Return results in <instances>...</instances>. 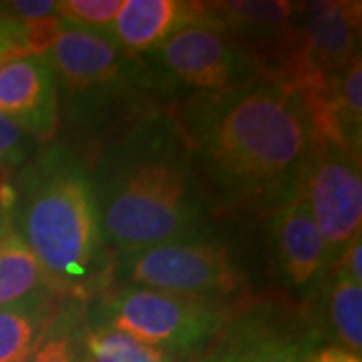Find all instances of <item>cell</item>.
I'll use <instances>...</instances> for the list:
<instances>
[{"mask_svg": "<svg viewBox=\"0 0 362 362\" xmlns=\"http://www.w3.org/2000/svg\"><path fill=\"white\" fill-rule=\"evenodd\" d=\"M211 218L266 216L296 197L312 129L296 90L262 77L169 103Z\"/></svg>", "mask_w": 362, "mask_h": 362, "instance_id": "1", "label": "cell"}, {"mask_svg": "<svg viewBox=\"0 0 362 362\" xmlns=\"http://www.w3.org/2000/svg\"><path fill=\"white\" fill-rule=\"evenodd\" d=\"M87 163L113 258L195 235L211 218L169 105L109 135Z\"/></svg>", "mask_w": 362, "mask_h": 362, "instance_id": "2", "label": "cell"}, {"mask_svg": "<svg viewBox=\"0 0 362 362\" xmlns=\"http://www.w3.org/2000/svg\"><path fill=\"white\" fill-rule=\"evenodd\" d=\"M8 221L61 296L87 302L109 288L113 256L105 246L87 157L73 145H40L14 173Z\"/></svg>", "mask_w": 362, "mask_h": 362, "instance_id": "3", "label": "cell"}, {"mask_svg": "<svg viewBox=\"0 0 362 362\" xmlns=\"http://www.w3.org/2000/svg\"><path fill=\"white\" fill-rule=\"evenodd\" d=\"M59 90L61 127L85 157L143 113L168 107V90L143 57L129 54L101 33L63 25L42 52Z\"/></svg>", "mask_w": 362, "mask_h": 362, "instance_id": "4", "label": "cell"}, {"mask_svg": "<svg viewBox=\"0 0 362 362\" xmlns=\"http://www.w3.org/2000/svg\"><path fill=\"white\" fill-rule=\"evenodd\" d=\"M93 302L87 324L113 328L163 350L177 362H192L216 338L240 300L221 302L139 286H113Z\"/></svg>", "mask_w": 362, "mask_h": 362, "instance_id": "5", "label": "cell"}, {"mask_svg": "<svg viewBox=\"0 0 362 362\" xmlns=\"http://www.w3.org/2000/svg\"><path fill=\"white\" fill-rule=\"evenodd\" d=\"M113 286H139L180 296L235 302L246 298L247 278L232 247L195 233L115 256L109 276V288Z\"/></svg>", "mask_w": 362, "mask_h": 362, "instance_id": "6", "label": "cell"}, {"mask_svg": "<svg viewBox=\"0 0 362 362\" xmlns=\"http://www.w3.org/2000/svg\"><path fill=\"white\" fill-rule=\"evenodd\" d=\"M141 57L171 101L180 89L183 95L221 93L264 77L258 61L207 21L181 26L161 47Z\"/></svg>", "mask_w": 362, "mask_h": 362, "instance_id": "7", "label": "cell"}, {"mask_svg": "<svg viewBox=\"0 0 362 362\" xmlns=\"http://www.w3.org/2000/svg\"><path fill=\"white\" fill-rule=\"evenodd\" d=\"M324 346L290 296L244 298L192 362H304Z\"/></svg>", "mask_w": 362, "mask_h": 362, "instance_id": "8", "label": "cell"}, {"mask_svg": "<svg viewBox=\"0 0 362 362\" xmlns=\"http://www.w3.org/2000/svg\"><path fill=\"white\" fill-rule=\"evenodd\" d=\"M361 30L358 0L298 2L284 59L272 81L298 89L334 77L361 57Z\"/></svg>", "mask_w": 362, "mask_h": 362, "instance_id": "9", "label": "cell"}, {"mask_svg": "<svg viewBox=\"0 0 362 362\" xmlns=\"http://www.w3.org/2000/svg\"><path fill=\"white\" fill-rule=\"evenodd\" d=\"M298 197L320 232L330 268L356 238H362L361 157L328 139L312 137Z\"/></svg>", "mask_w": 362, "mask_h": 362, "instance_id": "10", "label": "cell"}, {"mask_svg": "<svg viewBox=\"0 0 362 362\" xmlns=\"http://www.w3.org/2000/svg\"><path fill=\"white\" fill-rule=\"evenodd\" d=\"M0 115L39 145L54 141L61 125L59 90L42 54L14 52L0 59Z\"/></svg>", "mask_w": 362, "mask_h": 362, "instance_id": "11", "label": "cell"}, {"mask_svg": "<svg viewBox=\"0 0 362 362\" xmlns=\"http://www.w3.org/2000/svg\"><path fill=\"white\" fill-rule=\"evenodd\" d=\"M262 218L272 266L288 294L300 296L296 300L300 302L328 270V256L320 232L298 195Z\"/></svg>", "mask_w": 362, "mask_h": 362, "instance_id": "12", "label": "cell"}, {"mask_svg": "<svg viewBox=\"0 0 362 362\" xmlns=\"http://www.w3.org/2000/svg\"><path fill=\"white\" fill-rule=\"evenodd\" d=\"M310 121L312 137L337 143L346 151H362V61L354 59L344 71L294 89Z\"/></svg>", "mask_w": 362, "mask_h": 362, "instance_id": "13", "label": "cell"}, {"mask_svg": "<svg viewBox=\"0 0 362 362\" xmlns=\"http://www.w3.org/2000/svg\"><path fill=\"white\" fill-rule=\"evenodd\" d=\"M306 320L324 346L362 354V282L332 264L300 302Z\"/></svg>", "mask_w": 362, "mask_h": 362, "instance_id": "14", "label": "cell"}, {"mask_svg": "<svg viewBox=\"0 0 362 362\" xmlns=\"http://www.w3.org/2000/svg\"><path fill=\"white\" fill-rule=\"evenodd\" d=\"M204 21L202 4L189 0H123L109 39L129 54H147L181 26Z\"/></svg>", "mask_w": 362, "mask_h": 362, "instance_id": "15", "label": "cell"}, {"mask_svg": "<svg viewBox=\"0 0 362 362\" xmlns=\"http://www.w3.org/2000/svg\"><path fill=\"white\" fill-rule=\"evenodd\" d=\"M65 296L47 292L0 308V362H26Z\"/></svg>", "mask_w": 362, "mask_h": 362, "instance_id": "16", "label": "cell"}, {"mask_svg": "<svg viewBox=\"0 0 362 362\" xmlns=\"http://www.w3.org/2000/svg\"><path fill=\"white\" fill-rule=\"evenodd\" d=\"M47 292H57L47 272L25 242L11 230L0 240V308Z\"/></svg>", "mask_w": 362, "mask_h": 362, "instance_id": "17", "label": "cell"}, {"mask_svg": "<svg viewBox=\"0 0 362 362\" xmlns=\"http://www.w3.org/2000/svg\"><path fill=\"white\" fill-rule=\"evenodd\" d=\"M87 308L65 298L26 362H87Z\"/></svg>", "mask_w": 362, "mask_h": 362, "instance_id": "18", "label": "cell"}, {"mask_svg": "<svg viewBox=\"0 0 362 362\" xmlns=\"http://www.w3.org/2000/svg\"><path fill=\"white\" fill-rule=\"evenodd\" d=\"M87 362H177L163 350L143 344L135 338L107 326H90L85 330Z\"/></svg>", "mask_w": 362, "mask_h": 362, "instance_id": "19", "label": "cell"}, {"mask_svg": "<svg viewBox=\"0 0 362 362\" xmlns=\"http://www.w3.org/2000/svg\"><path fill=\"white\" fill-rule=\"evenodd\" d=\"M123 0H59L57 13L66 25L109 35Z\"/></svg>", "mask_w": 362, "mask_h": 362, "instance_id": "20", "label": "cell"}, {"mask_svg": "<svg viewBox=\"0 0 362 362\" xmlns=\"http://www.w3.org/2000/svg\"><path fill=\"white\" fill-rule=\"evenodd\" d=\"M39 147L33 137L0 115V183L8 181V175L23 168Z\"/></svg>", "mask_w": 362, "mask_h": 362, "instance_id": "21", "label": "cell"}, {"mask_svg": "<svg viewBox=\"0 0 362 362\" xmlns=\"http://www.w3.org/2000/svg\"><path fill=\"white\" fill-rule=\"evenodd\" d=\"M0 6L21 25H35L59 16L57 2L52 0H13V2H0Z\"/></svg>", "mask_w": 362, "mask_h": 362, "instance_id": "22", "label": "cell"}, {"mask_svg": "<svg viewBox=\"0 0 362 362\" xmlns=\"http://www.w3.org/2000/svg\"><path fill=\"white\" fill-rule=\"evenodd\" d=\"M0 51L2 52H26L25 28L18 21L0 6Z\"/></svg>", "mask_w": 362, "mask_h": 362, "instance_id": "23", "label": "cell"}, {"mask_svg": "<svg viewBox=\"0 0 362 362\" xmlns=\"http://www.w3.org/2000/svg\"><path fill=\"white\" fill-rule=\"evenodd\" d=\"M304 362H362L361 356H354L337 346H318L304 358Z\"/></svg>", "mask_w": 362, "mask_h": 362, "instance_id": "24", "label": "cell"}, {"mask_svg": "<svg viewBox=\"0 0 362 362\" xmlns=\"http://www.w3.org/2000/svg\"><path fill=\"white\" fill-rule=\"evenodd\" d=\"M8 207H11V181H2L0 183V240L11 232Z\"/></svg>", "mask_w": 362, "mask_h": 362, "instance_id": "25", "label": "cell"}, {"mask_svg": "<svg viewBox=\"0 0 362 362\" xmlns=\"http://www.w3.org/2000/svg\"><path fill=\"white\" fill-rule=\"evenodd\" d=\"M6 54H14V52H2V51H0V59H2V57H6Z\"/></svg>", "mask_w": 362, "mask_h": 362, "instance_id": "26", "label": "cell"}]
</instances>
